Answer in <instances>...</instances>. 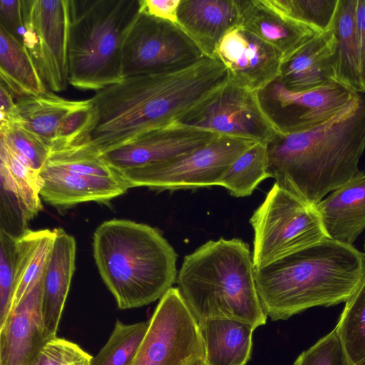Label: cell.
Returning <instances> with one entry per match:
<instances>
[{
    "instance_id": "1",
    "label": "cell",
    "mask_w": 365,
    "mask_h": 365,
    "mask_svg": "<svg viewBox=\"0 0 365 365\" xmlns=\"http://www.w3.org/2000/svg\"><path fill=\"white\" fill-rule=\"evenodd\" d=\"M227 83L225 66L208 56L182 68L125 78L89 98L90 119L68 148L100 155L143 133L180 123Z\"/></svg>"
},
{
    "instance_id": "2",
    "label": "cell",
    "mask_w": 365,
    "mask_h": 365,
    "mask_svg": "<svg viewBox=\"0 0 365 365\" xmlns=\"http://www.w3.org/2000/svg\"><path fill=\"white\" fill-rule=\"evenodd\" d=\"M268 171L275 184L315 206L361 170L365 149V94L311 129L275 133L267 143Z\"/></svg>"
},
{
    "instance_id": "3",
    "label": "cell",
    "mask_w": 365,
    "mask_h": 365,
    "mask_svg": "<svg viewBox=\"0 0 365 365\" xmlns=\"http://www.w3.org/2000/svg\"><path fill=\"white\" fill-rule=\"evenodd\" d=\"M266 315L286 320L307 309L346 302L365 277V254L327 238L255 269Z\"/></svg>"
},
{
    "instance_id": "4",
    "label": "cell",
    "mask_w": 365,
    "mask_h": 365,
    "mask_svg": "<svg viewBox=\"0 0 365 365\" xmlns=\"http://www.w3.org/2000/svg\"><path fill=\"white\" fill-rule=\"evenodd\" d=\"M93 257L121 309L160 299L177 280V254L156 228L113 219L95 230Z\"/></svg>"
},
{
    "instance_id": "5",
    "label": "cell",
    "mask_w": 365,
    "mask_h": 365,
    "mask_svg": "<svg viewBox=\"0 0 365 365\" xmlns=\"http://www.w3.org/2000/svg\"><path fill=\"white\" fill-rule=\"evenodd\" d=\"M176 282L197 321L231 319L255 329L267 322L252 255L241 239L209 240L184 257Z\"/></svg>"
},
{
    "instance_id": "6",
    "label": "cell",
    "mask_w": 365,
    "mask_h": 365,
    "mask_svg": "<svg viewBox=\"0 0 365 365\" xmlns=\"http://www.w3.org/2000/svg\"><path fill=\"white\" fill-rule=\"evenodd\" d=\"M143 0H68L69 84L101 91L120 82L125 40Z\"/></svg>"
},
{
    "instance_id": "7",
    "label": "cell",
    "mask_w": 365,
    "mask_h": 365,
    "mask_svg": "<svg viewBox=\"0 0 365 365\" xmlns=\"http://www.w3.org/2000/svg\"><path fill=\"white\" fill-rule=\"evenodd\" d=\"M250 223L254 231L255 269L328 238L315 206L275 183L253 212Z\"/></svg>"
},
{
    "instance_id": "8",
    "label": "cell",
    "mask_w": 365,
    "mask_h": 365,
    "mask_svg": "<svg viewBox=\"0 0 365 365\" xmlns=\"http://www.w3.org/2000/svg\"><path fill=\"white\" fill-rule=\"evenodd\" d=\"M254 140L219 135L205 146L166 162L119 173L129 188L178 190L219 186L232 162Z\"/></svg>"
},
{
    "instance_id": "9",
    "label": "cell",
    "mask_w": 365,
    "mask_h": 365,
    "mask_svg": "<svg viewBox=\"0 0 365 365\" xmlns=\"http://www.w3.org/2000/svg\"><path fill=\"white\" fill-rule=\"evenodd\" d=\"M205 352L198 322L177 287L160 299L132 365H194Z\"/></svg>"
},
{
    "instance_id": "10",
    "label": "cell",
    "mask_w": 365,
    "mask_h": 365,
    "mask_svg": "<svg viewBox=\"0 0 365 365\" xmlns=\"http://www.w3.org/2000/svg\"><path fill=\"white\" fill-rule=\"evenodd\" d=\"M206 56L178 24L141 11L123 51V76L165 72L188 66Z\"/></svg>"
},
{
    "instance_id": "11",
    "label": "cell",
    "mask_w": 365,
    "mask_h": 365,
    "mask_svg": "<svg viewBox=\"0 0 365 365\" xmlns=\"http://www.w3.org/2000/svg\"><path fill=\"white\" fill-rule=\"evenodd\" d=\"M22 43L43 81L60 92L69 83L68 0H21Z\"/></svg>"
},
{
    "instance_id": "12",
    "label": "cell",
    "mask_w": 365,
    "mask_h": 365,
    "mask_svg": "<svg viewBox=\"0 0 365 365\" xmlns=\"http://www.w3.org/2000/svg\"><path fill=\"white\" fill-rule=\"evenodd\" d=\"M333 81L304 91H292L278 80L258 91L261 107L282 134L302 132L329 120L359 94Z\"/></svg>"
},
{
    "instance_id": "13",
    "label": "cell",
    "mask_w": 365,
    "mask_h": 365,
    "mask_svg": "<svg viewBox=\"0 0 365 365\" xmlns=\"http://www.w3.org/2000/svg\"><path fill=\"white\" fill-rule=\"evenodd\" d=\"M180 123L266 144L279 133L264 113L258 92L235 85L229 80L216 97Z\"/></svg>"
},
{
    "instance_id": "14",
    "label": "cell",
    "mask_w": 365,
    "mask_h": 365,
    "mask_svg": "<svg viewBox=\"0 0 365 365\" xmlns=\"http://www.w3.org/2000/svg\"><path fill=\"white\" fill-rule=\"evenodd\" d=\"M90 99L71 101L52 92L18 98L15 123L38 137L52 151L69 147L87 125Z\"/></svg>"
},
{
    "instance_id": "15",
    "label": "cell",
    "mask_w": 365,
    "mask_h": 365,
    "mask_svg": "<svg viewBox=\"0 0 365 365\" xmlns=\"http://www.w3.org/2000/svg\"><path fill=\"white\" fill-rule=\"evenodd\" d=\"M217 135L175 123L143 133L100 156L119 173L178 158L205 146Z\"/></svg>"
},
{
    "instance_id": "16",
    "label": "cell",
    "mask_w": 365,
    "mask_h": 365,
    "mask_svg": "<svg viewBox=\"0 0 365 365\" xmlns=\"http://www.w3.org/2000/svg\"><path fill=\"white\" fill-rule=\"evenodd\" d=\"M213 57L225 66L230 83L255 92L277 79L283 61L274 48L241 25L222 38Z\"/></svg>"
},
{
    "instance_id": "17",
    "label": "cell",
    "mask_w": 365,
    "mask_h": 365,
    "mask_svg": "<svg viewBox=\"0 0 365 365\" xmlns=\"http://www.w3.org/2000/svg\"><path fill=\"white\" fill-rule=\"evenodd\" d=\"M41 294L42 277L11 309L0 327V365H31L51 339L43 322Z\"/></svg>"
},
{
    "instance_id": "18",
    "label": "cell",
    "mask_w": 365,
    "mask_h": 365,
    "mask_svg": "<svg viewBox=\"0 0 365 365\" xmlns=\"http://www.w3.org/2000/svg\"><path fill=\"white\" fill-rule=\"evenodd\" d=\"M40 196L63 209L86 202H103L129 189L120 176L101 177L61 168L48 160L38 173Z\"/></svg>"
},
{
    "instance_id": "19",
    "label": "cell",
    "mask_w": 365,
    "mask_h": 365,
    "mask_svg": "<svg viewBox=\"0 0 365 365\" xmlns=\"http://www.w3.org/2000/svg\"><path fill=\"white\" fill-rule=\"evenodd\" d=\"M245 29L274 48L282 62L318 34L279 8L274 0H240Z\"/></svg>"
},
{
    "instance_id": "20",
    "label": "cell",
    "mask_w": 365,
    "mask_h": 365,
    "mask_svg": "<svg viewBox=\"0 0 365 365\" xmlns=\"http://www.w3.org/2000/svg\"><path fill=\"white\" fill-rule=\"evenodd\" d=\"M240 24V0H181L178 9V25L208 56Z\"/></svg>"
},
{
    "instance_id": "21",
    "label": "cell",
    "mask_w": 365,
    "mask_h": 365,
    "mask_svg": "<svg viewBox=\"0 0 365 365\" xmlns=\"http://www.w3.org/2000/svg\"><path fill=\"white\" fill-rule=\"evenodd\" d=\"M55 238L42 277L41 312L49 338L56 337L58 324L75 270L76 240L62 228Z\"/></svg>"
},
{
    "instance_id": "22",
    "label": "cell",
    "mask_w": 365,
    "mask_h": 365,
    "mask_svg": "<svg viewBox=\"0 0 365 365\" xmlns=\"http://www.w3.org/2000/svg\"><path fill=\"white\" fill-rule=\"evenodd\" d=\"M332 29L318 34L282 63L278 80L292 91L314 89L335 79Z\"/></svg>"
},
{
    "instance_id": "23",
    "label": "cell",
    "mask_w": 365,
    "mask_h": 365,
    "mask_svg": "<svg viewBox=\"0 0 365 365\" xmlns=\"http://www.w3.org/2000/svg\"><path fill=\"white\" fill-rule=\"evenodd\" d=\"M315 207L328 238L352 245L365 229V173L333 191Z\"/></svg>"
},
{
    "instance_id": "24",
    "label": "cell",
    "mask_w": 365,
    "mask_h": 365,
    "mask_svg": "<svg viewBox=\"0 0 365 365\" xmlns=\"http://www.w3.org/2000/svg\"><path fill=\"white\" fill-rule=\"evenodd\" d=\"M208 365H246L252 348V325L231 319H206L198 321Z\"/></svg>"
},
{
    "instance_id": "25",
    "label": "cell",
    "mask_w": 365,
    "mask_h": 365,
    "mask_svg": "<svg viewBox=\"0 0 365 365\" xmlns=\"http://www.w3.org/2000/svg\"><path fill=\"white\" fill-rule=\"evenodd\" d=\"M357 0H339L332 31L335 38V79L351 90L364 93L356 24Z\"/></svg>"
},
{
    "instance_id": "26",
    "label": "cell",
    "mask_w": 365,
    "mask_h": 365,
    "mask_svg": "<svg viewBox=\"0 0 365 365\" xmlns=\"http://www.w3.org/2000/svg\"><path fill=\"white\" fill-rule=\"evenodd\" d=\"M0 139L1 195L16 204L29 221L42 208L38 173Z\"/></svg>"
},
{
    "instance_id": "27",
    "label": "cell",
    "mask_w": 365,
    "mask_h": 365,
    "mask_svg": "<svg viewBox=\"0 0 365 365\" xmlns=\"http://www.w3.org/2000/svg\"><path fill=\"white\" fill-rule=\"evenodd\" d=\"M1 83L18 98L47 92L32 58L25 46L0 27Z\"/></svg>"
},
{
    "instance_id": "28",
    "label": "cell",
    "mask_w": 365,
    "mask_h": 365,
    "mask_svg": "<svg viewBox=\"0 0 365 365\" xmlns=\"http://www.w3.org/2000/svg\"><path fill=\"white\" fill-rule=\"evenodd\" d=\"M54 238V229H27L16 237L15 292L12 309L42 277Z\"/></svg>"
},
{
    "instance_id": "29",
    "label": "cell",
    "mask_w": 365,
    "mask_h": 365,
    "mask_svg": "<svg viewBox=\"0 0 365 365\" xmlns=\"http://www.w3.org/2000/svg\"><path fill=\"white\" fill-rule=\"evenodd\" d=\"M334 330L341 346L344 365H365V277L346 302Z\"/></svg>"
},
{
    "instance_id": "30",
    "label": "cell",
    "mask_w": 365,
    "mask_h": 365,
    "mask_svg": "<svg viewBox=\"0 0 365 365\" xmlns=\"http://www.w3.org/2000/svg\"><path fill=\"white\" fill-rule=\"evenodd\" d=\"M271 178L268 171L267 144L256 143L230 165L219 186L235 197L250 195L264 180Z\"/></svg>"
},
{
    "instance_id": "31",
    "label": "cell",
    "mask_w": 365,
    "mask_h": 365,
    "mask_svg": "<svg viewBox=\"0 0 365 365\" xmlns=\"http://www.w3.org/2000/svg\"><path fill=\"white\" fill-rule=\"evenodd\" d=\"M150 319L125 324L117 319L107 343L91 365H132L148 331Z\"/></svg>"
},
{
    "instance_id": "32",
    "label": "cell",
    "mask_w": 365,
    "mask_h": 365,
    "mask_svg": "<svg viewBox=\"0 0 365 365\" xmlns=\"http://www.w3.org/2000/svg\"><path fill=\"white\" fill-rule=\"evenodd\" d=\"M339 0H274L292 19L318 34L332 29Z\"/></svg>"
},
{
    "instance_id": "33",
    "label": "cell",
    "mask_w": 365,
    "mask_h": 365,
    "mask_svg": "<svg viewBox=\"0 0 365 365\" xmlns=\"http://www.w3.org/2000/svg\"><path fill=\"white\" fill-rule=\"evenodd\" d=\"M0 131V138L39 173L51 155V148L36 135L15 123H1Z\"/></svg>"
},
{
    "instance_id": "34",
    "label": "cell",
    "mask_w": 365,
    "mask_h": 365,
    "mask_svg": "<svg viewBox=\"0 0 365 365\" xmlns=\"http://www.w3.org/2000/svg\"><path fill=\"white\" fill-rule=\"evenodd\" d=\"M0 231V327H1L12 309L14 302L16 237L2 230Z\"/></svg>"
},
{
    "instance_id": "35",
    "label": "cell",
    "mask_w": 365,
    "mask_h": 365,
    "mask_svg": "<svg viewBox=\"0 0 365 365\" xmlns=\"http://www.w3.org/2000/svg\"><path fill=\"white\" fill-rule=\"evenodd\" d=\"M92 358L78 344L56 336L46 343L31 365H91Z\"/></svg>"
},
{
    "instance_id": "36",
    "label": "cell",
    "mask_w": 365,
    "mask_h": 365,
    "mask_svg": "<svg viewBox=\"0 0 365 365\" xmlns=\"http://www.w3.org/2000/svg\"><path fill=\"white\" fill-rule=\"evenodd\" d=\"M294 365H344V358L334 330L304 351Z\"/></svg>"
},
{
    "instance_id": "37",
    "label": "cell",
    "mask_w": 365,
    "mask_h": 365,
    "mask_svg": "<svg viewBox=\"0 0 365 365\" xmlns=\"http://www.w3.org/2000/svg\"><path fill=\"white\" fill-rule=\"evenodd\" d=\"M0 27L23 44L24 25L21 0H0Z\"/></svg>"
},
{
    "instance_id": "38",
    "label": "cell",
    "mask_w": 365,
    "mask_h": 365,
    "mask_svg": "<svg viewBox=\"0 0 365 365\" xmlns=\"http://www.w3.org/2000/svg\"><path fill=\"white\" fill-rule=\"evenodd\" d=\"M181 0H143L142 11L156 18L178 24V9Z\"/></svg>"
},
{
    "instance_id": "39",
    "label": "cell",
    "mask_w": 365,
    "mask_h": 365,
    "mask_svg": "<svg viewBox=\"0 0 365 365\" xmlns=\"http://www.w3.org/2000/svg\"><path fill=\"white\" fill-rule=\"evenodd\" d=\"M356 24L360 51L361 74L365 93V0L356 1Z\"/></svg>"
},
{
    "instance_id": "40",
    "label": "cell",
    "mask_w": 365,
    "mask_h": 365,
    "mask_svg": "<svg viewBox=\"0 0 365 365\" xmlns=\"http://www.w3.org/2000/svg\"><path fill=\"white\" fill-rule=\"evenodd\" d=\"M194 365H208L204 359H201L199 361H197Z\"/></svg>"
},
{
    "instance_id": "41",
    "label": "cell",
    "mask_w": 365,
    "mask_h": 365,
    "mask_svg": "<svg viewBox=\"0 0 365 365\" xmlns=\"http://www.w3.org/2000/svg\"><path fill=\"white\" fill-rule=\"evenodd\" d=\"M364 247H365V245H364Z\"/></svg>"
}]
</instances>
